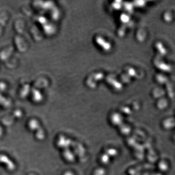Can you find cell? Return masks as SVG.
Here are the masks:
<instances>
[{
  "mask_svg": "<svg viewBox=\"0 0 175 175\" xmlns=\"http://www.w3.org/2000/svg\"><path fill=\"white\" fill-rule=\"evenodd\" d=\"M111 122L112 123H114V125L118 126L119 128L121 127V131L122 133L124 134H127L130 133V129L129 127L127 126V125H121L123 123L122 119L121 118V116H120L119 115L117 114H114L112 115L111 118Z\"/></svg>",
  "mask_w": 175,
  "mask_h": 175,
  "instance_id": "6da1fadb",
  "label": "cell"
},
{
  "mask_svg": "<svg viewBox=\"0 0 175 175\" xmlns=\"http://www.w3.org/2000/svg\"><path fill=\"white\" fill-rule=\"evenodd\" d=\"M105 153H106L110 157L114 158L117 156V155L118 154V151L115 148H108L106 151H105Z\"/></svg>",
  "mask_w": 175,
  "mask_h": 175,
  "instance_id": "7a4b0ae2",
  "label": "cell"
},
{
  "mask_svg": "<svg viewBox=\"0 0 175 175\" xmlns=\"http://www.w3.org/2000/svg\"><path fill=\"white\" fill-rule=\"evenodd\" d=\"M111 160V158L105 152L101 155V158H100L101 163L105 165L108 164L110 163Z\"/></svg>",
  "mask_w": 175,
  "mask_h": 175,
  "instance_id": "3957f363",
  "label": "cell"
},
{
  "mask_svg": "<svg viewBox=\"0 0 175 175\" xmlns=\"http://www.w3.org/2000/svg\"><path fill=\"white\" fill-rule=\"evenodd\" d=\"M159 168L163 171H166L168 168V164L164 161H161L159 164Z\"/></svg>",
  "mask_w": 175,
  "mask_h": 175,
  "instance_id": "277c9868",
  "label": "cell"
},
{
  "mask_svg": "<svg viewBox=\"0 0 175 175\" xmlns=\"http://www.w3.org/2000/svg\"><path fill=\"white\" fill-rule=\"evenodd\" d=\"M105 175V171L104 169L101 168L96 169L93 173V175Z\"/></svg>",
  "mask_w": 175,
  "mask_h": 175,
  "instance_id": "5b68a950",
  "label": "cell"
},
{
  "mask_svg": "<svg viewBox=\"0 0 175 175\" xmlns=\"http://www.w3.org/2000/svg\"><path fill=\"white\" fill-rule=\"evenodd\" d=\"M64 175H73V174L70 172H68L66 173Z\"/></svg>",
  "mask_w": 175,
  "mask_h": 175,
  "instance_id": "8992f818",
  "label": "cell"
},
{
  "mask_svg": "<svg viewBox=\"0 0 175 175\" xmlns=\"http://www.w3.org/2000/svg\"></svg>",
  "mask_w": 175,
  "mask_h": 175,
  "instance_id": "52a82bcc",
  "label": "cell"
}]
</instances>
